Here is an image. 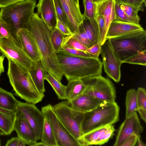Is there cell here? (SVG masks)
<instances>
[{
	"label": "cell",
	"mask_w": 146,
	"mask_h": 146,
	"mask_svg": "<svg viewBox=\"0 0 146 146\" xmlns=\"http://www.w3.org/2000/svg\"><path fill=\"white\" fill-rule=\"evenodd\" d=\"M29 30L37 44L44 70L61 82L64 75L51 41V30L36 13L33 15Z\"/></svg>",
	"instance_id": "cell-1"
},
{
	"label": "cell",
	"mask_w": 146,
	"mask_h": 146,
	"mask_svg": "<svg viewBox=\"0 0 146 146\" xmlns=\"http://www.w3.org/2000/svg\"><path fill=\"white\" fill-rule=\"evenodd\" d=\"M56 53L61 70L68 81L102 74L103 66L99 58L75 56L62 50Z\"/></svg>",
	"instance_id": "cell-2"
},
{
	"label": "cell",
	"mask_w": 146,
	"mask_h": 146,
	"mask_svg": "<svg viewBox=\"0 0 146 146\" xmlns=\"http://www.w3.org/2000/svg\"><path fill=\"white\" fill-rule=\"evenodd\" d=\"M7 58L8 60L7 75L15 94L28 103L36 104L42 101L44 95L37 89L29 71Z\"/></svg>",
	"instance_id": "cell-3"
},
{
	"label": "cell",
	"mask_w": 146,
	"mask_h": 146,
	"mask_svg": "<svg viewBox=\"0 0 146 146\" xmlns=\"http://www.w3.org/2000/svg\"><path fill=\"white\" fill-rule=\"evenodd\" d=\"M36 2V0H24L1 8L0 20L9 25L14 37L17 41V34L19 29L29 30Z\"/></svg>",
	"instance_id": "cell-4"
},
{
	"label": "cell",
	"mask_w": 146,
	"mask_h": 146,
	"mask_svg": "<svg viewBox=\"0 0 146 146\" xmlns=\"http://www.w3.org/2000/svg\"><path fill=\"white\" fill-rule=\"evenodd\" d=\"M107 40L122 63L134 54L146 50V31L144 29Z\"/></svg>",
	"instance_id": "cell-5"
},
{
	"label": "cell",
	"mask_w": 146,
	"mask_h": 146,
	"mask_svg": "<svg viewBox=\"0 0 146 146\" xmlns=\"http://www.w3.org/2000/svg\"><path fill=\"white\" fill-rule=\"evenodd\" d=\"M119 106L115 102L103 104L84 113L81 125L83 134L116 123L119 120Z\"/></svg>",
	"instance_id": "cell-6"
},
{
	"label": "cell",
	"mask_w": 146,
	"mask_h": 146,
	"mask_svg": "<svg viewBox=\"0 0 146 146\" xmlns=\"http://www.w3.org/2000/svg\"><path fill=\"white\" fill-rule=\"evenodd\" d=\"M52 107L60 121L81 145L80 140L83 135L81 125L84 113L70 107L67 100L61 102L52 106Z\"/></svg>",
	"instance_id": "cell-7"
},
{
	"label": "cell",
	"mask_w": 146,
	"mask_h": 146,
	"mask_svg": "<svg viewBox=\"0 0 146 146\" xmlns=\"http://www.w3.org/2000/svg\"><path fill=\"white\" fill-rule=\"evenodd\" d=\"M86 86L83 94L90 95L105 103L115 102L116 91L109 79L101 75L81 79Z\"/></svg>",
	"instance_id": "cell-8"
},
{
	"label": "cell",
	"mask_w": 146,
	"mask_h": 146,
	"mask_svg": "<svg viewBox=\"0 0 146 146\" xmlns=\"http://www.w3.org/2000/svg\"><path fill=\"white\" fill-rule=\"evenodd\" d=\"M0 52L24 69L29 71L35 62L25 53L18 42L13 37L0 39Z\"/></svg>",
	"instance_id": "cell-9"
},
{
	"label": "cell",
	"mask_w": 146,
	"mask_h": 146,
	"mask_svg": "<svg viewBox=\"0 0 146 146\" xmlns=\"http://www.w3.org/2000/svg\"><path fill=\"white\" fill-rule=\"evenodd\" d=\"M52 106L49 104L42 107L41 111L51 124L58 146H81L80 143L68 131L58 119Z\"/></svg>",
	"instance_id": "cell-10"
},
{
	"label": "cell",
	"mask_w": 146,
	"mask_h": 146,
	"mask_svg": "<svg viewBox=\"0 0 146 146\" xmlns=\"http://www.w3.org/2000/svg\"><path fill=\"white\" fill-rule=\"evenodd\" d=\"M35 104L19 101L16 112L21 114L29 123L38 141L40 140L41 137L44 116L41 111Z\"/></svg>",
	"instance_id": "cell-11"
},
{
	"label": "cell",
	"mask_w": 146,
	"mask_h": 146,
	"mask_svg": "<svg viewBox=\"0 0 146 146\" xmlns=\"http://www.w3.org/2000/svg\"><path fill=\"white\" fill-rule=\"evenodd\" d=\"M100 54L105 72L115 82H119L123 63L116 57L107 40L101 46Z\"/></svg>",
	"instance_id": "cell-12"
},
{
	"label": "cell",
	"mask_w": 146,
	"mask_h": 146,
	"mask_svg": "<svg viewBox=\"0 0 146 146\" xmlns=\"http://www.w3.org/2000/svg\"><path fill=\"white\" fill-rule=\"evenodd\" d=\"M143 131L136 112L125 118L120 125L116 137L114 146H120L124 141L131 135L140 137Z\"/></svg>",
	"instance_id": "cell-13"
},
{
	"label": "cell",
	"mask_w": 146,
	"mask_h": 146,
	"mask_svg": "<svg viewBox=\"0 0 146 146\" xmlns=\"http://www.w3.org/2000/svg\"><path fill=\"white\" fill-rule=\"evenodd\" d=\"M17 35L18 42L28 57L35 62L41 60L38 46L30 31L25 28L21 29Z\"/></svg>",
	"instance_id": "cell-14"
},
{
	"label": "cell",
	"mask_w": 146,
	"mask_h": 146,
	"mask_svg": "<svg viewBox=\"0 0 146 146\" xmlns=\"http://www.w3.org/2000/svg\"><path fill=\"white\" fill-rule=\"evenodd\" d=\"M115 0H104L95 3V13L102 16L105 24L102 39L100 44L102 45L106 40V36L109 27L111 22L116 19L115 11Z\"/></svg>",
	"instance_id": "cell-15"
},
{
	"label": "cell",
	"mask_w": 146,
	"mask_h": 146,
	"mask_svg": "<svg viewBox=\"0 0 146 146\" xmlns=\"http://www.w3.org/2000/svg\"><path fill=\"white\" fill-rule=\"evenodd\" d=\"M36 7L37 13L49 29L55 28L57 21L54 0H39Z\"/></svg>",
	"instance_id": "cell-16"
},
{
	"label": "cell",
	"mask_w": 146,
	"mask_h": 146,
	"mask_svg": "<svg viewBox=\"0 0 146 146\" xmlns=\"http://www.w3.org/2000/svg\"><path fill=\"white\" fill-rule=\"evenodd\" d=\"M16 112V118L14 130L16 132L18 137L23 141L26 145L33 146L37 141L33 129L23 117Z\"/></svg>",
	"instance_id": "cell-17"
},
{
	"label": "cell",
	"mask_w": 146,
	"mask_h": 146,
	"mask_svg": "<svg viewBox=\"0 0 146 146\" xmlns=\"http://www.w3.org/2000/svg\"><path fill=\"white\" fill-rule=\"evenodd\" d=\"M143 29L140 24H136L115 19L111 22L109 27L106 40L119 37Z\"/></svg>",
	"instance_id": "cell-18"
},
{
	"label": "cell",
	"mask_w": 146,
	"mask_h": 146,
	"mask_svg": "<svg viewBox=\"0 0 146 146\" xmlns=\"http://www.w3.org/2000/svg\"><path fill=\"white\" fill-rule=\"evenodd\" d=\"M68 102L70 107L84 113L91 111L103 104H106L85 94H83L74 100Z\"/></svg>",
	"instance_id": "cell-19"
},
{
	"label": "cell",
	"mask_w": 146,
	"mask_h": 146,
	"mask_svg": "<svg viewBox=\"0 0 146 146\" xmlns=\"http://www.w3.org/2000/svg\"><path fill=\"white\" fill-rule=\"evenodd\" d=\"M16 112L0 108V129L5 135L10 134L14 130Z\"/></svg>",
	"instance_id": "cell-20"
},
{
	"label": "cell",
	"mask_w": 146,
	"mask_h": 146,
	"mask_svg": "<svg viewBox=\"0 0 146 146\" xmlns=\"http://www.w3.org/2000/svg\"><path fill=\"white\" fill-rule=\"evenodd\" d=\"M29 72L37 89L40 93L44 94L45 91L44 77L46 72L43 68L41 60L35 62Z\"/></svg>",
	"instance_id": "cell-21"
},
{
	"label": "cell",
	"mask_w": 146,
	"mask_h": 146,
	"mask_svg": "<svg viewBox=\"0 0 146 146\" xmlns=\"http://www.w3.org/2000/svg\"><path fill=\"white\" fill-rule=\"evenodd\" d=\"M86 88L81 79L68 81L66 90V100L70 101L75 99L83 93Z\"/></svg>",
	"instance_id": "cell-22"
},
{
	"label": "cell",
	"mask_w": 146,
	"mask_h": 146,
	"mask_svg": "<svg viewBox=\"0 0 146 146\" xmlns=\"http://www.w3.org/2000/svg\"><path fill=\"white\" fill-rule=\"evenodd\" d=\"M82 25L92 46L98 43H100L99 30L96 21L91 22L85 17Z\"/></svg>",
	"instance_id": "cell-23"
},
{
	"label": "cell",
	"mask_w": 146,
	"mask_h": 146,
	"mask_svg": "<svg viewBox=\"0 0 146 146\" xmlns=\"http://www.w3.org/2000/svg\"><path fill=\"white\" fill-rule=\"evenodd\" d=\"M19 101L13 94L0 87V108L16 111Z\"/></svg>",
	"instance_id": "cell-24"
},
{
	"label": "cell",
	"mask_w": 146,
	"mask_h": 146,
	"mask_svg": "<svg viewBox=\"0 0 146 146\" xmlns=\"http://www.w3.org/2000/svg\"><path fill=\"white\" fill-rule=\"evenodd\" d=\"M40 140L47 146H58L51 124L44 116Z\"/></svg>",
	"instance_id": "cell-25"
},
{
	"label": "cell",
	"mask_w": 146,
	"mask_h": 146,
	"mask_svg": "<svg viewBox=\"0 0 146 146\" xmlns=\"http://www.w3.org/2000/svg\"><path fill=\"white\" fill-rule=\"evenodd\" d=\"M125 118L132 115L136 112L138 108L137 91L131 89L127 92L126 99Z\"/></svg>",
	"instance_id": "cell-26"
},
{
	"label": "cell",
	"mask_w": 146,
	"mask_h": 146,
	"mask_svg": "<svg viewBox=\"0 0 146 146\" xmlns=\"http://www.w3.org/2000/svg\"><path fill=\"white\" fill-rule=\"evenodd\" d=\"M46 80L54 90L58 99L66 100V86L63 85L52 75L46 73L44 77Z\"/></svg>",
	"instance_id": "cell-27"
},
{
	"label": "cell",
	"mask_w": 146,
	"mask_h": 146,
	"mask_svg": "<svg viewBox=\"0 0 146 146\" xmlns=\"http://www.w3.org/2000/svg\"><path fill=\"white\" fill-rule=\"evenodd\" d=\"M109 126L101 127L83 134L80 140L82 146L94 145L102 133L106 130Z\"/></svg>",
	"instance_id": "cell-28"
},
{
	"label": "cell",
	"mask_w": 146,
	"mask_h": 146,
	"mask_svg": "<svg viewBox=\"0 0 146 146\" xmlns=\"http://www.w3.org/2000/svg\"><path fill=\"white\" fill-rule=\"evenodd\" d=\"M65 0L69 7L73 17L80 25L82 23L85 17L80 11L79 1L77 0Z\"/></svg>",
	"instance_id": "cell-29"
},
{
	"label": "cell",
	"mask_w": 146,
	"mask_h": 146,
	"mask_svg": "<svg viewBox=\"0 0 146 146\" xmlns=\"http://www.w3.org/2000/svg\"><path fill=\"white\" fill-rule=\"evenodd\" d=\"M65 36L58 29H52L50 34L51 41L54 50L56 52L62 50V45Z\"/></svg>",
	"instance_id": "cell-30"
},
{
	"label": "cell",
	"mask_w": 146,
	"mask_h": 146,
	"mask_svg": "<svg viewBox=\"0 0 146 146\" xmlns=\"http://www.w3.org/2000/svg\"><path fill=\"white\" fill-rule=\"evenodd\" d=\"M121 8L124 11L131 23L139 24L140 18L138 15L139 10L136 7L128 5L121 4Z\"/></svg>",
	"instance_id": "cell-31"
},
{
	"label": "cell",
	"mask_w": 146,
	"mask_h": 146,
	"mask_svg": "<svg viewBox=\"0 0 146 146\" xmlns=\"http://www.w3.org/2000/svg\"><path fill=\"white\" fill-rule=\"evenodd\" d=\"M59 0L68 19L70 25V31L72 34L79 33L80 25L76 23L73 17L69 7L65 0Z\"/></svg>",
	"instance_id": "cell-32"
},
{
	"label": "cell",
	"mask_w": 146,
	"mask_h": 146,
	"mask_svg": "<svg viewBox=\"0 0 146 146\" xmlns=\"http://www.w3.org/2000/svg\"><path fill=\"white\" fill-rule=\"evenodd\" d=\"M62 46H65L85 52L88 48L74 37L72 35L65 36Z\"/></svg>",
	"instance_id": "cell-33"
},
{
	"label": "cell",
	"mask_w": 146,
	"mask_h": 146,
	"mask_svg": "<svg viewBox=\"0 0 146 146\" xmlns=\"http://www.w3.org/2000/svg\"><path fill=\"white\" fill-rule=\"evenodd\" d=\"M54 1L57 19L66 26L70 30V25L68 19L60 1L54 0Z\"/></svg>",
	"instance_id": "cell-34"
},
{
	"label": "cell",
	"mask_w": 146,
	"mask_h": 146,
	"mask_svg": "<svg viewBox=\"0 0 146 146\" xmlns=\"http://www.w3.org/2000/svg\"><path fill=\"white\" fill-rule=\"evenodd\" d=\"M115 129L113 125H110L104 131L97 139L94 145H101L107 142L114 134Z\"/></svg>",
	"instance_id": "cell-35"
},
{
	"label": "cell",
	"mask_w": 146,
	"mask_h": 146,
	"mask_svg": "<svg viewBox=\"0 0 146 146\" xmlns=\"http://www.w3.org/2000/svg\"><path fill=\"white\" fill-rule=\"evenodd\" d=\"M83 4L84 9V16L91 22L94 21L95 20V3L92 0H83Z\"/></svg>",
	"instance_id": "cell-36"
},
{
	"label": "cell",
	"mask_w": 146,
	"mask_h": 146,
	"mask_svg": "<svg viewBox=\"0 0 146 146\" xmlns=\"http://www.w3.org/2000/svg\"><path fill=\"white\" fill-rule=\"evenodd\" d=\"M124 63L146 66V50L134 54L125 60Z\"/></svg>",
	"instance_id": "cell-37"
},
{
	"label": "cell",
	"mask_w": 146,
	"mask_h": 146,
	"mask_svg": "<svg viewBox=\"0 0 146 146\" xmlns=\"http://www.w3.org/2000/svg\"><path fill=\"white\" fill-rule=\"evenodd\" d=\"M72 35L87 48H88L92 46L88 37L83 28L82 23L80 25L79 33H75Z\"/></svg>",
	"instance_id": "cell-38"
},
{
	"label": "cell",
	"mask_w": 146,
	"mask_h": 146,
	"mask_svg": "<svg viewBox=\"0 0 146 146\" xmlns=\"http://www.w3.org/2000/svg\"><path fill=\"white\" fill-rule=\"evenodd\" d=\"M121 4L128 5L134 7L139 11H143L146 7V0H115Z\"/></svg>",
	"instance_id": "cell-39"
},
{
	"label": "cell",
	"mask_w": 146,
	"mask_h": 146,
	"mask_svg": "<svg viewBox=\"0 0 146 146\" xmlns=\"http://www.w3.org/2000/svg\"><path fill=\"white\" fill-rule=\"evenodd\" d=\"M11 37H14L10 26L0 20V39L7 38Z\"/></svg>",
	"instance_id": "cell-40"
},
{
	"label": "cell",
	"mask_w": 146,
	"mask_h": 146,
	"mask_svg": "<svg viewBox=\"0 0 146 146\" xmlns=\"http://www.w3.org/2000/svg\"><path fill=\"white\" fill-rule=\"evenodd\" d=\"M62 50L68 54L75 56L92 58L89 54L85 51L71 48L65 46H62Z\"/></svg>",
	"instance_id": "cell-41"
},
{
	"label": "cell",
	"mask_w": 146,
	"mask_h": 146,
	"mask_svg": "<svg viewBox=\"0 0 146 146\" xmlns=\"http://www.w3.org/2000/svg\"><path fill=\"white\" fill-rule=\"evenodd\" d=\"M121 4L116 2H115V11L116 20L130 23L125 13L121 8Z\"/></svg>",
	"instance_id": "cell-42"
},
{
	"label": "cell",
	"mask_w": 146,
	"mask_h": 146,
	"mask_svg": "<svg viewBox=\"0 0 146 146\" xmlns=\"http://www.w3.org/2000/svg\"><path fill=\"white\" fill-rule=\"evenodd\" d=\"M138 108L146 109V93L145 88L139 87L137 91Z\"/></svg>",
	"instance_id": "cell-43"
},
{
	"label": "cell",
	"mask_w": 146,
	"mask_h": 146,
	"mask_svg": "<svg viewBox=\"0 0 146 146\" xmlns=\"http://www.w3.org/2000/svg\"><path fill=\"white\" fill-rule=\"evenodd\" d=\"M101 50V45L98 43L88 48L85 52L89 54L92 58H98L100 54Z\"/></svg>",
	"instance_id": "cell-44"
},
{
	"label": "cell",
	"mask_w": 146,
	"mask_h": 146,
	"mask_svg": "<svg viewBox=\"0 0 146 146\" xmlns=\"http://www.w3.org/2000/svg\"><path fill=\"white\" fill-rule=\"evenodd\" d=\"M94 19L98 25L100 36V42L102 39L104 27L105 22L103 17L95 13Z\"/></svg>",
	"instance_id": "cell-45"
},
{
	"label": "cell",
	"mask_w": 146,
	"mask_h": 146,
	"mask_svg": "<svg viewBox=\"0 0 146 146\" xmlns=\"http://www.w3.org/2000/svg\"><path fill=\"white\" fill-rule=\"evenodd\" d=\"M56 28L58 29L65 36L72 35L67 27L58 19Z\"/></svg>",
	"instance_id": "cell-46"
},
{
	"label": "cell",
	"mask_w": 146,
	"mask_h": 146,
	"mask_svg": "<svg viewBox=\"0 0 146 146\" xmlns=\"http://www.w3.org/2000/svg\"><path fill=\"white\" fill-rule=\"evenodd\" d=\"M137 136L135 135H131L127 138L120 146H134L136 144Z\"/></svg>",
	"instance_id": "cell-47"
},
{
	"label": "cell",
	"mask_w": 146,
	"mask_h": 146,
	"mask_svg": "<svg viewBox=\"0 0 146 146\" xmlns=\"http://www.w3.org/2000/svg\"><path fill=\"white\" fill-rule=\"evenodd\" d=\"M24 0H0V8L5 7Z\"/></svg>",
	"instance_id": "cell-48"
},
{
	"label": "cell",
	"mask_w": 146,
	"mask_h": 146,
	"mask_svg": "<svg viewBox=\"0 0 146 146\" xmlns=\"http://www.w3.org/2000/svg\"><path fill=\"white\" fill-rule=\"evenodd\" d=\"M20 138L18 137H12L8 140L5 145L6 146H18Z\"/></svg>",
	"instance_id": "cell-49"
},
{
	"label": "cell",
	"mask_w": 146,
	"mask_h": 146,
	"mask_svg": "<svg viewBox=\"0 0 146 146\" xmlns=\"http://www.w3.org/2000/svg\"><path fill=\"white\" fill-rule=\"evenodd\" d=\"M137 111L139 113L141 118L145 122H146V109L142 108H138Z\"/></svg>",
	"instance_id": "cell-50"
},
{
	"label": "cell",
	"mask_w": 146,
	"mask_h": 146,
	"mask_svg": "<svg viewBox=\"0 0 146 146\" xmlns=\"http://www.w3.org/2000/svg\"><path fill=\"white\" fill-rule=\"evenodd\" d=\"M5 56L2 54L0 55V76L2 73L4 72V68L3 62Z\"/></svg>",
	"instance_id": "cell-51"
},
{
	"label": "cell",
	"mask_w": 146,
	"mask_h": 146,
	"mask_svg": "<svg viewBox=\"0 0 146 146\" xmlns=\"http://www.w3.org/2000/svg\"><path fill=\"white\" fill-rule=\"evenodd\" d=\"M137 146H145L146 145L140 139V137H137V140L136 143Z\"/></svg>",
	"instance_id": "cell-52"
},
{
	"label": "cell",
	"mask_w": 146,
	"mask_h": 146,
	"mask_svg": "<svg viewBox=\"0 0 146 146\" xmlns=\"http://www.w3.org/2000/svg\"><path fill=\"white\" fill-rule=\"evenodd\" d=\"M33 146H47V145L45 144L41 141L39 142H37Z\"/></svg>",
	"instance_id": "cell-53"
},
{
	"label": "cell",
	"mask_w": 146,
	"mask_h": 146,
	"mask_svg": "<svg viewBox=\"0 0 146 146\" xmlns=\"http://www.w3.org/2000/svg\"><path fill=\"white\" fill-rule=\"evenodd\" d=\"M26 145L25 143L22 139L20 138L18 146H25Z\"/></svg>",
	"instance_id": "cell-54"
},
{
	"label": "cell",
	"mask_w": 146,
	"mask_h": 146,
	"mask_svg": "<svg viewBox=\"0 0 146 146\" xmlns=\"http://www.w3.org/2000/svg\"><path fill=\"white\" fill-rule=\"evenodd\" d=\"M104 0H92L93 2L94 3H96L99 2H100L102 1H103Z\"/></svg>",
	"instance_id": "cell-55"
},
{
	"label": "cell",
	"mask_w": 146,
	"mask_h": 146,
	"mask_svg": "<svg viewBox=\"0 0 146 146\" xmlns=\"http://www.w3.org/2000/svg\"><path fill=\"white\" fill-rule=\"evenodd\" d=\"M1 140H0V146H1Z\"/></svg>",
	"instance_id": "cell-56"
},
{
	"label": "cell",
	"mask_w": 146,
	"mask_h": 146,
	"mask_svg": "<svg viewBox=\"0 0 146 146\" xmlns=\"http://www.w3.org/2000/svg\"><path fill=\"white\" fill-rule=\"evenodd\" d=\"M77 1H79V0H77Z\"/></svg>",
	"instance_id": "cell-57"
}]
</instances>
